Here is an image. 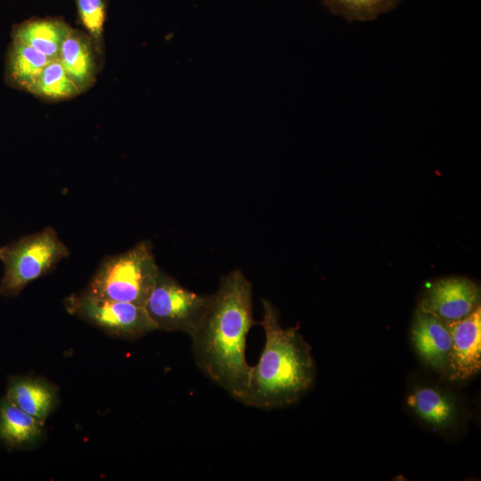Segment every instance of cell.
Instances as JSON below:
<instances>
[{"mask_svg":"<svg viewBox=\"0 0 481 481\" xmlns=\"http://www.w3.org/2000/svg\"><path fill=\"white\" fill-rule=\"evenodd\" d=\"M412 342L420 359L436 371L447 372L452 334L448 324L417 308L411 329Z\"/></svg>","mask_w":481,"mask_h":481,"instance_id":"30bf717a","label":"cell"},{"mask_svg":"<svg viewBox=\"0 0 481 481\" xmlns=\"http://www.w3.org/2000/svg\"><path fill=\"white\" fill-rule=\"evenodd\" d=\"M102 56L85 31L71 28L61 45L57 59L82 94L95 83Z\"/></svg>","mask_w":481,"mask_h":481,"instance_id":"9c48e42d","label":"cell"},{"mask_svg":"<svg viewBox=\"0 0 481 481\" xmlns=\"http://www.w3.org/2000/svg\"><path fill=\"white\" fill-rule=\"evenodd\" d=\"M262 303L260 324L265 343L258 363L250 368L240 402L270 410L290 404L302 396L314 381L315 364L311 348L298 330L282 328L274 306L266 299Z\"/></svg>","mask_w":481,"mask_h":481,"instance_id":"7a4b0ae2","label":"cell"},{"mask_svg":"<svg viewBox=\"0 0 481 481\" xmlns=\"http://www.w3.org/2000/svg\"><path fill=\"white\" fill-rule=\"evenodd\" d=\"M252 317V284L240 270L224 275L209 308L191 336L199 368L232 397L245 394L251 366L246 361Z\"/></svg>","mask_w":481,"mask_h":481,"instance_id":"6da1fadb","label":"cell"},{"mask_svg":"<svg viewBox=\"0 0 481 481\" xmlns=\"http://www.w3.org/2000/svg\"><path fill=\"white\" fill-rule=\"evenodd\" d=\"M213 294H198L181 285L161 269L144 305L158 330L181 331L190 337L200 326Z\"/></svg>","mask_w":481,"mask_h":481,"instance_id":"5b68a950","label":"cell"},{"mask_svg":"<svg viewBox=\"0 0 481 481\" xmlns=\"http://www.w3.org/2000/svg\"><path fill=\"white\" fill-rule=\"evenodd\" d=\"M480 306V288L463 277H448L429 284L419 306L445 322L458 321Z\"/></svg>","mask_w":481,"mask_h":481,"instance_id":"52a82bcc","label":"cell"},{"mask_svg":"<svg viewBox=\"0 0 481 481\" xmlns=\"http://www.w3.org/2000/svg\"><path fill=\"white\" fill-rule=\"evenodd\" d=\"M50 61L29 45L12 40L5 54L4 81L12 88L29 93Z\"/></svg>","mask_w":481,"mask_h":481,"instance_id":"9a60e30c","label":"cell"},{"mask_svg":"<svg viewBox=\"0 0 481 481\" xmlns=\"http://www.w3.org/2000/svg\"><path fill=\"white\" fill-rule=\"evenodd\" d=\"M406 402L422 421L434 428H446L457 419L454 399L438 387L418 386L408 395Z\"/></svg>","mask_w":481,"mask_h":481,"instance_id":"5bb4252c","label":"cell"},{"mask_svg":"<svg viewBox=\"0 0 481 481\" xmlns=\"http://www.w3.org/2000/svg\"><path fill=\"white\" fill-rule=\"evenodd\" d=\"M452 334L447 372L450 379L465 380L481 369V307L467 316L446 322Z\"/></svg>","mask_w":481,"mask_h":481,"instance_id":"ba28073f","label":"cell"},{"mask_svg":"<svg viewBox=\"0 0 481 481\" xmlns=\"http://www.w3.org/2000/svg\"><path fill=\"white\" fill-rule=\"evenodd\" d=\"M69 255L68 247L52 226L0 247L4 264L0 294L19 295L29 283L53 271Z\"/></svg>","mask_w":481,"mask_h":481,"instance_id":"277c9868","label":"cell"},{"mask_svg":"<svg viewBox=\"0 0 481 481\" xmlns=\"http://www.w3.org/2000/svg\"><path fill=\"white\" fill-rule=\"evenodd\" d=\"M29 93L49 102L67 101L81 94L57 58L46 64Z\"/></svg>","mask_w":481,"mask_h":481,"instance_id":"2e32d148","label":"cell"},{"mask_svg":"<svg viewBox=\"0 0 481 481\" xmlns=\"http://www.w3.org/2000/svg\"><path fill=\"white\" fill-rule=\"evenodd\" d=\"M159 269L151 242L142 240L123 253L105 257L82 291L144 306Z\"/></svg>","mask_w":481,"mask_h":481,"instance_id":"3957f363","label":"cell"},{"mask_svg":"<svg viewBox=\"0 0 481 481\" xmlns=\"http://www.w3.org/2000/svg\"><path fill=\"white\" fill-rule=\"evenodd\" d=\"M44 422L5 396L0 400V442L9 450L33 447L43 434Z\"/></svg>","mask_w":481,"mask_h":481,"instance_id":"7c38bea8","label":"cell"},{"mask_svg":"<svg viewBox=\"0 0 481 481\" xmlns=\"http://www.w3.org/2000/svg\"><path fill=\"white\" fill-rule=\"evenodd\" d=\"M4 396L43 421L53 412L58 402V393L53 384L31 377L12 378Z\"/></svg>","mask_w":481,"mask_h":481,"instance_id":"4fadbf2b","label":"cell"},{"mask_svg":"<svg viewBox=\"0 0 481 481\" xmlns=\"http://www.w3.org/2000/svg\"><path fill=\"white\" fill-rule=\"evenodd\" d=\"M72 315L94 325L110 336L135 340L157 330L144 306L95 298L81 291L64 300Z\"/></svg>","mask_w":481,"mask_h":481,"instance_id":"8992f818","label":"cell"},{"mask_svg":"<svg viewBox=\"0 0 481 481\" xmlns=\"http://www.w3.org/2000/svg\"><path fill=\"white\" fill-rule=\"evenodd\" d=\"M78 20L99 52L104 53V25L109 0H74Z\"/></svg>","mask_w":481,"mask_h":481,"instance_id":"ac0fdd59","label":"cell"},{"mask_svg":"<svg viewBox=\"0 0 481 481\" xmlns=\"http://www.w3.org/2000/svg\"><path fill=\"white\" fill-rule=\"evenodd\" d=\"M401 0H322L333 15L347 21H370L395 9Z\"/></svg>","mask_w":481,"mask_h":481,"instance_id":"e0dca14e","label":"cell"},{"mask_svg":"<svg viewBox=\"0 0 481 481\" xmlns=\"http://www.w3.org/2000/svg\"><path fill=\"white\" fill-rule=\"evenodd\" d=\"M71 27L61 18H30L15 24L12 40L22 42L53 60Z\"/></svg>","mask_w":481,"mask_h":481,"instance_id":"8fae6325","label":"cell"}]
</instances>
